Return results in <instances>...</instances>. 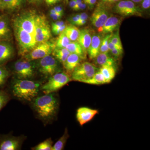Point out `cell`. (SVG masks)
I'll list each match as a JSON object with an SVG mask.
<instances>
[{
	"label": "cell",
	"mask_w": 150,
	"mask_h": 150,
	"mask_svg": "<svg viewBox=\"0 0 150 150\" xmlns=\"http://www.w3.org/2000/svg\"><path fill=\"white\" fill-rule=\"evenodd\" d=\"M40 83L28 79H14L12 83L13 95L19 99L31 101L37 96Z\"/></svg>",
	"instance_id": "1"
},
{
	"label": "cell",
	"mask_w": 150,
	"mask_h": 150,
	"mask_svg": "<svg viewBox=\"0 0 150 150\" xmlns=\"http://www.w3.org/2000/svg\"><path fill=\"white\" fill-rule=\"evenodd\" d=\"M33 107L41 119L48 120L53 118L58 109V101L52 93L35 98Z\"/></svg>",
	"instance_id": "2"
},
{
	"label": "cell",
	"mask_w": 150,
	"mask_h": 150,
	"mask_svg": "<svg viewBox=\"0 0 150 150\" xmlns=\"http://www.w3.org/2000/svg\"><path fill=\"white\" fill-rule=\"evenodd\" d=\"M13 30L18 47L19 55L23 57L37 45L35 38L20 28L13 26Z\"/></svg>",
	"instance_id": "3"
},
{
	"label": "cell",
	"mask_w": 150,
	"mask_h": 150,
	"mask_svg": "<svg viewBox=\"0 0 150 150\" xmlns=\"http://www.w3.org/2000/svg\"><path fill=\"white\" fill-rule=\"evenodd\" d=\"M13 69L16 79L31 80L35 76L37 69L36 62L22 58L15 62Z\"/></svg>",
	"instance_id": "4"
},
{
	"label": "cell",
	"mask_w": 150,
	"mask_h": 150,
	"mask_svg": "<svg viewBox=\"0 0 150 150\" xmlns=\"http://www.w3.org/2000/svg\"><path fill=\"white\" fill-rule=\"evenodd\" d=\"M51 37V27L47 18L43 14H36L35 40L36 44L49 41Z\"/></svg>",
	"instance_id": "5"
},
{
	"label": "cell",
	"mask_w": 150,
	"mask_h": 150,
	"mask_svg": "<svg viewBox=\"0 0 150 150\" xmlns=\"http://www.w3.org/2000/svg\"><path fill=\"white\" fill-rule=\"evenodd\" d=\"M34 11H26L17 16L13 20V26L20 28L35 38V17Z\"/></svg>",
	"instance_id": "6"
},
{
	"label": "cell",
	"mask_w": 150,
	"mask_h": 150,
	"mask_svg": "<svg viewBox=\"0 0 150 150\" xmlns=\"http://www.w3.org/2000/svg\"><path fill=\"white\" fill-rule=\"evenodd\" d=\"M72 80L67 73L60 72L50 77L40 88L45 94H48L57 91Z\"/></svg>",
	"instance_id": "7"
},
{
	"label": "cell",
	"mask_w": 150,
	"mask_h": 150,
	"mask_svg": "<svg viewBox=\"0 0 150 150\" xmlns=\"http://www.w3.org/2000/svg\"><path fill=\"white\" fill-rule=\"evenodd\" d=\"M60 62L51 55H48L36 62V69L46 77H50L56 73L61 72Z\"/></svg>",
	"instance_id": "8"
},
{
	"label": "cell",
	"mask_w": 150,
	"mask_h": 150,
	"mask_svg": "<svg viewBox=\"0 0 150 150\" xmlns=\"http://www.w3.org/2000/svg\"><path fill=\"white\" fill-rule=\"evenodd\" d=\"M112 12L123 17L142 16V9L131 0H121L116 3Z\"/></svg>",
	"instance_id": "9"
},
{
	"label": "cell",
	"mask_w": 150,
	"mask_h": 150,
	"mask_svg": "<svg viewBox=\"0 0 150 150\" xmlns=\"http://www.w3.org/2000/svg\"><path fill=\"white\" fill-rule=\"evenodd\" d=\"M98 70V68L93 64L84 62L75 68L72 72L71 78L72 80L84 83L92 77Z\"/></svg>",
	"instance_id": "10"
},
{
	"label": "cell",
	"mask_w": 150,
	"mask_h": 150,
	"mask_svg": "<svg viewBox=\"0 0 150 150\" xmlns=\"http://www.w3.org/2000/svg\"><path fill=\"white\" fill-rule=\"evenodd\" d=\"M55 45L53 42H47L37 44L32 50L23 56V59L28 61H35L51 55Z\"/></svg>",
	"instance_id": "11"
},
{
	"label": "cell",
	"mask_w": 150,
	"mask_h": 150,
	"mask_svg": "<svg viewBox=\"0 0 150 150\" xmlns=\"http://www.w3.org/2000/svg\"><path fill=\"white\" fill-rule=\"evenodd\" d=\"M109 16L107 8L101 3L95 9L90 18L91 22L94 27L99 30L103 26Z\"/></svg>",
	"instance_id": "12"
},
{
	"label": "cell",
	"mask_w": 150,
	"mask_h": 150,
	"mask_svg": "<svg viewBox=\"0 0 150 150\" xmlns=\"http://www.w3.org/2000/svg\"><path fill=\"white\" fill-rule=\"evenodd\" d=\"M23 142L21 137H6L0 140V150H17L21 148Z\"/></svg>",
	"instance_id": "13"
},
{
	"label": "cell",
	"mask_w": 150,
	"mask_h": 150,
	"mask_svg": "<svg viewBox=\"0 0 150 150\" xmlns=\"http://www.w3.org/2000/svg\"><path fill=\"white\" fill-rule=\"evenodd\" d=\"M121 17L117 16L110 15L106 20L103 26L98 30V32L102 34L112 33L119 29V26L122 22Z\"/></svg>",
	"instance_id": "14"
},
{
	"label": "cell",
	"mask_w": 150,
	"mask_h": 150,
	"mask_svg": "<svg viewBox=\"0 0 150 150\" xmlns=\"http://www.w3.org/2000/svg\"><path fill=\"white\" fill-rule=\"evenodd\" d=\"M98 112V110L96 109L86 107L80 108L77 110V120L81 126H83L91 121Z\"/></svg>",
	"instance_id": "15"
},
{
	"label": "cell",
	"mask_w": 150,
	"mask_h": 150,
	"mask_svg": "<svg viewBox=\"0 0 150 150\" xmlns=\"http://www.w3.org/2000/svg\"><path fill=\"white\" fill-rule=\"evenodd\" d=\"M12 38L9 20L5 15L0 16V41H9Z\"/></svg>",
	"instance_id": "16"
},
{
	"label": "cell",
	"mask_w": 150,
	"mask_h": 150,
	"mask_svg": "<svg viewBox=\"0 0 150 150\" xmlns=\"http://www.w3.org/2000/svg\"><path fill=\"white\" fill-rule=\"evenodd\" d=\"M102 37L100 34L93 33L91 43L87 51L89 58L91 60H94L100 54V48Z\"/></svg>",
	"instance_id": "17"
},
{
	"label": "cell",
	"mask_w": 150,
	"mask_h": 150,
	"mask_svg": "<svg viewBox=\"0 0 150 150\" xmlns=\"http://www.w3.org/2000/svg\"><path fill=\"white\" fill-rule=\"evenodd\" d=\"M14 50L9 41H0V65L8 61L13 56Z\"/></svg>",
	"instance_id": "18"
},
{
	"label": "cell",
	"mask_w": 150,
	"mask_h": 150,
	"mask_svg": "<svg viewBox=\"0 0 150 150\" xmlns=\"http://www.w3.org/2000/svg\"><path fill=\"white\" fill-rule=\"evenodd\" d=\"M92 35L91 30L88 28H85L80 30V35L77 41L86 55L91 43Z\"/></svg>",
	"instance_id": "19"
},
{
	"label": "cell",
	"mask_w": 150,
	"mask_h": 150,
	"mask_svg": "<svg viewBox=\"0 0 150 150\" xmlns=\"http://www.w3.org/2000/svg\"><path fill=\"white\" fill-rule=\"evenodd\" d=\"M83 60V59L79 55L71 53L63 64V66L67 71L72 73L75 68L82 63Z\"/></svg>",
	"instance_id": "20"
},
{
	"label": "cell",
	"mask_w": 150,
	"mask_h": 150,
	"mask_svg": "<svg viewBox=\"0 0 150 150\" xmlns=\"http://www.w3.org/2000/svg\"><path fill=\"white\" fill-rule=\"evenodd\" d=\"M27 0H0L1 9L8 11H14L21 8L24 6Z\"/></svg>",
	"instance_id": "21"
},
{
	"label": "cell",
	"mask_w": 150,
	"mask_h": 150,
	"mask_svg": "<svg viewBox=\"0 0 150 150\" xmlns=\"http://www.w3.org/2000/svg\"><path fill=\"white\" fill-rule=\"evenodd\" d=\"M94 60L96 64L100 67L103 66L116 67L115 59L108 54V53H100Z\"/></svg>",
	"instance_id": "22"
},
{
	"label": "cell",
	"mask_w": 150,
	"mask_h": 150,
	"mask_svg": "<svg viewBox=\"0 0 150 150\" xmlns=\"http://www.w3.org/2000/svg\"><path fill=\"white\" fill-rule=\"evenodd\" d=\"M98 70L101 73L106 81V83L110 82L115 78L116 74L115 67L112 66H103Z\"/></svg>",
	"instance_id": "23"
},
{
	"label": "cell",
	"mask_w": 150,
	"mask_h": 150,
	"mask_svg": "<svg viewBox=\"0 0 150 150\" xmlns=\"http://www.w3.org/2000/svg\"><path fill=\"white\" fill-rule=\"evenodd\" d=\"M70 54L69 51L66 48H58L56 47H55L52 53V56L58 62L62 64L64 63Z\"/></svg>",
	"instance_id": "24"
},
{
	"label": "cell",
	"mask_w": 150,
	"mask_h": 150,
	"mask_svg": "<svg viewBox=\"0 0 150 150\" xmlns=\"http://www.w3.org/2000/svg\"><path fill=\"white\" fill-rule=\"evenodd\" d=\"M71 41H77L80 35V30L76 25H67L63 31Z\"/></svg>",
	"instance_id": "25"
},
{
	"label": "cell",
	"mask_w": 150,
	"mask_h": 150,
	"mask_svg": "<svg viewBox=\"0 0 150 150\" xmlns=\"http://www.w3.org/2000/svg\"><path fill=\"white\" fill-rule=\"evenodd\" d=\"M66 48L70 53L77 54L83 59H86V55L85 54L81 46L78 41H71Z\"/></svg>",
	"instance_id": "26"
},
{
	"label": "cell",
	"mask_w": 150,
	"mask_h": 150,
	"mask_svg": "<svg viewBox=\"0 0 150 150\" xmlns=\"http://www.w3.org/2000/svg\"><path fill=\"white\" fill-rule=\"evenodd\" d=\"M84 83L96 85L107 83L104 76L99 70L95 73L92 77L85 81Z\"/></svg>",
	"instance_id": "27"
},
{
	"label": "cell",
	"mask_w": 150,
	"mask_h": 150,
	"mask_svg": "<svg viewBox=\"0 0 150 150\" xmlns=\"http://www.w3.org/2000/svg\"><path fill=\"white\" fill-rule=\"evenodd\" d=\"M55 43H54L55 47L58 48H64L71 42V40L65 35L64 32L59 35Z\"/></svg>",
	"instance_id": "28"
},
{
	"label": "cell",
	"mask_w": 150,
	"mask_h": 150,
	"mask_svg": "<svg viewBox=\"0 0 150 150\" xmlns=\"http://www.w3.org/2000/svg\"><path fill=\"white\" fill-rule=\"evenodd\" d=\"M69 137L67 129H66L64 133L60 139L53 145L51 150H62L64 149L66 142Z\"/></svg>",
	"instance_id": "29"
},
{
	"label": "cell",
	"mask_w": 150,
	"mask_h": 150,
	"mask_svg": "<svg viewBox=\"0 0 150 150\" xmlns=\"http://www.w3.org/2000/svg\"><path fill=\"white\" fill-rule=\"evenodd\" d=\"M53 146V141L51 138L47 139L39 144L32 148L34 150H51Z\"/></svg>",
	"instance_id": "30"
},
{
	"label": "cell",
	"mask_w": 150,
	"mask_h": 150,
	"mask_svg": "<svg viewBox=\"0 0 150 150\" xmlns=\"http://www.w3.org/2000/svg\"><path fill=\"white\" fill-rule=\"evenodd\" d=\"M112 33L106 34L104 37L102 38L100 48V53H108L109 51L108 47V40L112 36Z\"/></svg>",
	"instance_id": "31"
},
{
	"label": "cell",
	"mask_w": 150,
	"mask_h": 150,
	"mask_svg": "<svg viewBox=\"0 0 150 150\" xmlns=\"http://www.w3.org/2000/svg\"><path fill=\"white\" fill-rule=\"evenodd\" d=\"M9 76V73L5 67L0 65V87L6 83Z\"/></svg>",
	"instance_id": "32"
},
{
	"label": "cell",
	"mask_w": 150,
	"mask_h": 150,
	"mask_svg": "<svg viewBox=\"0 0 150 150\" xmlns=\"http://www.w3.org/2000/svg\"><path fill=\"white\" fill-rule=\"evenodd\" d=\"M110 41L112 43L120 48H123L119 35V29H117L116 32L114 33H112V36L110 38Z\"/></svg>",
	"instance_id": "33"
},
{
	"label": "cell",
	"mask_w": 150,
	"mask_h": 150,
	"mask_svg": "<svg viewBox=\"0 0 150 150\" xmlns=\"http://www.w3.org/2000/svg\"><path fill=\"white\" fill-rule=\"evenodd\" d=\"M10 100V97L6 93L0 90V110Z\"/></svg>",
	"instance_id": "34"
},
{
	"label": "cell",
	"mask_w": 150,
	"mask_h": 150,
	"mask_svg": "<svg viewBox=\"0 0 150 150\" xmlns=\"http://www.w3.org/2000/svg\"><path fill=\"white\" fill-rule=\"evenodd\" d=\"M80 17V13H78L75 15L72 16L69 18V22L71 24L76 25L78 22L79 20Z\"/></svg>",
	"instance_id": "35"
},
{
	"label": "cell",
	"mask_w": 150,
	"mask_h": 150,
	"mask_svg": "<svg viewBox=\"0 0 150 150\" xmlns=\"http://www.w3.org/2000/svg\"><path fill=\"white\" fill-rule=\"evenodd\" d=\"M65 24H67L66 23L63 21L58 20L55 22L52 23V24H51V30L53 31L54 30L57 29Z\"/></svg>",
	"instance_id": "36"
},
{
	"label": "cell",
	"mask_w": 150,
	"mask_h": 150,
	"mask_svg": "<svg viewBox=\"0 0 150 150\" xmlns=\"http://www.w3.org/2000/svg\"><path fill=\"white\" fill-rule=\"evenodd\" d=\"M111 54L115 58H118L122 56L123 53V49L115 48L110 51Z\"/></svg>",
	"instance_id": "37"
},
{
	"label": "cell",
	"mask_w": 150,
	"mask_h": 150,
	"mask_svg": "<svg viewBox=\"0 0 150 150\" xmlns=\"http://www.w3.org/2000/svg\"><path fill=\"white\" fill-rule=\"evenodd\" d=\"M141 9L147 10L150 7V0H142L141 2Z\"/></svg>",
	"instance_id": "38"
},
{
	"label": "cell",
	"mask_w": 150,
	"mask_h": 150,
	"mask_svg": "<svg viewBox=\"0 0 150 150\" xmlns=\"http://www.w3.org/2000/svg\"><path fill=\"white\" fill-rule=\"evenodd\" d=\"M87 6H88L89 8L93 9L96 4L97 0H83Z\"/></svg>",
	"instance_id": "39"
},
{
	"label": "cell",
	"mask_w": 150,
	"mask_h": 150,
	"mask_svg": "<svg viewBox=\"0 0 150 150\" xmlns=\"http://www.w3.org/2000/svg\"><path fill=\"white\" fill-rule=\"evenodd\" d=\"M67 26V24L64 25L61 27H59V28L53 30L52 32L53 33L54 35H59L64 31Z\"/></svg>",
	"instance_id": "40"
},
{
	"label": "cell",
	"mask_w": 150,
	"mask_h": 150,
	"mask_svg": "<svg viewBox=\"0 0 150 150\" xmlns=\"http://www.w3.org/2000/svg\"><path fill=\"white\" fill-rule=\"evenodd\" d=\"M87 5L83 1L82 2L76 6L74 10L75 11H82L86 8Z\"/></svg>",
	"instance_id": "41"
},
{
	"label": "cell",
	"mask_w": 150,
	"mask_h": 150,
	"mask_svg": "<svg viewBox=\"0 0 150 150\" xmlns=\"http://www.w3.org/2000/svg\"><path fill=\"white\" fill-rule=\"evenodd\" d=\"M54 9L56 11V13L63 16V15H64V9H63V7L62 6H56L54 7Z\"/></svg>",
	"instance_id": "42"
},
{
	"label": "cell",
	"mask_w": 150,
	"mask_h": 150,
	"mask_svg": "<svg viewBox=\"0 0 150 150\" xmlns=\"http://www.w3.org/2000/svg\"><path fill=\"white\" fill-rule=\"evenodd\" d=\"M108 48H109V51H111V50H112V49H115V48H119V49H123V48H120V47H118V46L115 45V44L112 43V42L110 41V39H109V40H108Z\"/></svg>",
	"instance_id": "43"
},
{
	"label": "cell",
	"mask_w": 150,
	"mask_h": 150,
	"mask_svg": "<svg viewBox=\"0 0 150 150\" xmlns=\"http://www.w3.org/2000/svg\"><path fill=\"white\" fill-rule=\"evenodd\" d=\"M50 16L53 20L58 21L61 19L62 18V16L58 14H51L50 13Z\"/></svg>",
	"instance_id": "44"
},
{
	"label": "cell",
	"mask_w": 150,
	"mask_h": 150,
	"mask_svg": "<svg viewBox=\"0 0 150 150\" xmlns=\"http://www.w3.org/2000/svg\"><path fill=\"white\" fill-rule=\"evenodd\" d=\"M28 2L33 5H39L43 2L44 0H27Z\"/></svg>",
	"instance_id": "45"
},
{
	"label": "cell",
	"mask_w": 150,
	"mask_h": 150,
	"mask_svg": "<svg viewBox=\"0 0 150 150\" xmlns=\"http://www.w3.org/2000/svg\"><path fill=\"white\" fill-rule=\"evenodd\" d=\"M60 1L61 0H47L45 2L48 5L51 6L60 2Z\"/></svg>",
	"instance_id": "46"
},
{
	"label": "cell",
	"mask_w": 150,
	"mask_h": 150,
	"mask_svg": "<svg viewBox=\"0 0 150 150\" xmlns=\"http://www.w3.org/2000/svg\"><path fill=\"white\" fill-rule=\"evenodd\" d=\"M69 5L72 9L74 10L75 7L76 5V0H71L69 2Z\"/></svg>",
	"instance_id": "47"
},
{
	"label": "cell",
	"mask_w": 150,
	"mask_h": 150,
	"mask_svg": "<svg viewBox=\"0 0 150 150\" xmlns=\"http://www.w3.org/2000/svg\"><path fill=\"white\" fill-rule=\"evenodd\" d=\"M120 1H121V0H108L106 3L108 4H114V3L118 2Z\"/></svg>",
	"instance_id": "48"
},
{
	"label": "cell",
	"mask_w": 150,
	"mask_h": 150,
	"mask_svg": "<svg viewBox=\"0 0 150 150\" xmlns=\"http://www.w3.org/2000/svg\"><path fill=\"white\" fill-rule=\"evenodd\" d=\"M50 13L51 14H58L57 13H56V11H55V10L54 9V8L51 9L50 10ZM60 15V14H59ZM62 16V15H61Z\"/></svg>",
	"instance_id": "49"
},
{
	"label": "cell",
	"mask_w": 150,
	"mask_h": 150,
	"mask_svg": "<svg viewBox=\"0 0 150 150\" xmlns=\"http://www.w3.org/2000/svg\"><path fill=\"white\" fill-rule=\"evenodd\" d=\"M131 1H133L134 3H140L142 1V0H131Z\"/></svg>",
	"instance_id": "50"
},
{
	"label": "cell",
	"mask_w": 150,
	"mask_h": 150,
	"mask_svg": "<svg viewBox=\"0 0 150 150\" xmlns=\"http://www.w3.org/2000/svg\"><path fill=\"white\" fill-rule=\"evenodd\" d=\"M108 0H101V4H104L107 3Z\"/></svg>",
	"instance_id": "51"
},
{
	"label": "cell",
	"mask_w": 150,
	"mask_h": 150,
	"mask_svg": "<svg viewBox=\"0 0 150 150\" xmlns=\"http://www.w3.org/2000/svg\"><path fill=\"white\" fill-rule=\"evenodd\" d=\"M0 9H1V2H0Z\"/></svg>",
	"instance_id": "52"
},
{
	"label": "cell",
	"mask_w": 150,
	"mask_h": 150,
	"mask_svg": "<svg viewBox=\"0 0 150 150\" xmlns=\"http://www.w3.org/2000/svg\"><path fill=\"white\" fill-rule=\"evenodd\" d=\"M65 1H68V0H65Z\"/></svg>",
	"instance_id": "53"
},
{
	"label": "cell",
	"mask_w": 150,
	"mask_h": 150,
	"mask_svg": "<svg viewBox=\"0 0 150 150\" xmlns=\"http://www.w3.org/2000/svg\"><path fill=\"white\" fill-rule=\"evenodd\" d=\"M44 1H47V0H44Z\"/></svg>",
	"instance_id": "54"
}]
</instances>
